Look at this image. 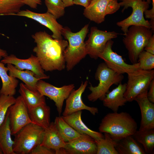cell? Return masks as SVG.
<instances>
[{
	"instance_id": "cell-1",
	"label": "cell",
	"mask_w": 154,
	"mask_h": 154,
	"mask_svg": "<svg viewBox=\"0 0 154 154\" xmlns=\"http://www.w3.org/2000/svg\"><path fill=\"white\" fill-rule=\"evenodd\" d=\"M32 37L36 44L33 51L43 70L51 71L64 69V53L68 44L67 40L54 38L45 31L37 32Z\"/></svg>"
},
{
	"instance_id": "cell-2",
	"label": "cell",
	"mask_w": 154,
	"mask_h": 154,
	"mask_svg": "<svg viewBox=\"0 0 154 154\" xmlns=\"http://www.w3.org/2000/svg\"><path fill=\"white\" fill-rule=\"evenodd\" d=\"M137 128V122L129 113L113 112L103 117L98 129L100 132L108 133L113 139L118 141L132 135Z\"/></svg>"
},
{
	"instance_id": "cell-3",
	"label": "cell",
	"mask_w": 154,
	"mask_h": 154,
	"mask_svg": "<svg viewBox=\"0 0 154 154\" xmlns=\"http://www.w3.org/2000/svg\"><path fill=\"white\" fill-rule=\"evenodd\" d=\"M89 27V24H86L76 33L72 32L68 27H63L62 35L68 43L64 53L66 67L68 71L72 70L87 55L84 40Z\"/></svg>"
},
{
	"instance_id": "cell-4",
	"label": "cell",
	"mask_w": 154,
	"mask_h": 154,
	"mask_svg": "<svg viewBox=\"0 0 154 154\" xmlns=\"http://www.w3.org/2000/svg\"><path fill=\"white\" fill-rule=\"evenodd\" d=\"M95 78L99 80V83L96 86L90 84L88 88L91 92L87 96L88 100L92 102L98 100L102 101L111 86L121 83L124 76L122 74L117 73L109 68L104 62L98 65Z\"/></svg>"
},
{
	"instance_id": "cell-5",
	"label": "cell",
	"mask_w": 154,
	"mask_h": 154,
	"mask_svg": "<svg viewBox=\"0 0 154 154\" xmlns=\"http://www.w3.org/2000/svg\"><path fill=\"white\" fill-rule=\"evenodd\" d=\"M124 35L123 41L128 51V57L132 64L137 62L138 56L153 35L150 29L142 26L130 27Z\"/></svg>"
},
{
	"instance_id": "cell-6",
	"label": "cell",
	"mask_w": 154,
	"mask_h": 154,
	"mask_svg": "<svg viewBox=\"0 0 154 154\" xmlns=\"http://www.w3.org/2000/svg\"><path fill=\"white\" fill-rule=\"evenodd\" d=\"M44 129L35 124L29 123L21 128L15 135L13 147L16 154H30L42 141Z\"/></svg>"
},
{
	"instance_id": "cell-7",
	"label": "cell",
	"mask_w": 154,
	"mask_h": 154,
	"mask_svg": "<svg viewBox=\"0 0 154 154\" xmlns=\"http://www.w3.org/2000/svg\"><path fill=\"white\" fill-rule=\"evenodd\" d=\"M120 7H123V12L129 7L132 9L131 15L126 18L117 23L116 25L121 28L125 35L129 28L132 25L144 26L151 29L150 22L144 17L145 11L148 9L149 4L145 0H118Z\"/></svg>"
},
{
	"instance_id": "cell-8",
	"label": "cell",
	"mask_w": 154,
	"mask_h": 154,
	"mask_svg": "<svg viewBox=\"0 0 154 154\" xmlns=\"http://www.w3.org/2000/svg\"><path fill=\"white\" fill-rule=\"evenodd\" d=\"M127 81L124 97L127 101L131 102L138 96L148 92L154 78V70L137 69L128 73Z\"/></svg>"
},
{
	"instance_id": "cell-9",
	"label": "cell",
	"mask_w": 154,
	"mask_h": 154,
	"mask_svg": "<svg viewBox=\"0 0 154 154\" xmlns=\"http://www.w3.org/2000/svg\"><path fill=\"white\" fill-rule=\"evenodd\" d=\"M118 0H93L85 8L83 15L87 19L98 24L104 22L106 16L115 13L121 7Z\"/></svg>"
},
{
	"instance_id": "cell-10",
	"label": "cell",
	"mask_w": 154,
	"mask_h": 154,
	"mask_svg": "<svg viewBox=\"0 0 154 154\" xmlns=\"http://www.w3.org/2000/svg\"><path fill=\"white\" fill-rule=\"evenodd\" d=\"M118 34L114 31H102L96 27H92L88 39L85 42L87 54L92 58L98 59L107 42L117 38Z\"/></svg>"
},
{
	"instance_id": "cell-11",
	"label": "cell",
	"mask_w": 154,
	"mask_h": 154,
	"mask_svg": "<svg viewBox=\"0 0 154 154\" xmlns=\"http://www.w3.org/2000/svg\"><path fill=\"white\" fill-rule=\"evenodd\" d=\"M114 41L111 40L106 44L99 58L104 62L107 66L115 72L120 74H127L139 69V62L131 64L126 63L121 56L114 52L112 47Z\"/></svg>"
},
{
	"instance_id": "cell-12",
	"label": "cell",
	"mask_w": 154,
	"mask_h": 154,
	"mask_svg": "<svg viewBox=\"0 0 154 154\" xmlns=\"http://www.w3.org/2000/svg\"><path fill=\"white\" fill-rule=\"evenodd\" d=\"M74 87V85L71 84L57 87L42 79L39 80L36 85L37 90L42 95L46 96L54 101L59 116L62 112L64 101L67 98Z\"/></svg>"
},
{
	"instance_id": "cell-13",
	"label": "cell",
	"mask_w": 154,
	"mask_h": 154,
	"mask_svg": "<svg viewBox=\"0 0 154 154\" xmlns=\"http://www.w3.org/2000/svg\"><path fill=\"white\" fill-rule=\"evenodd\" d=\"M8 111L11 135H15L26 125L34 123L30 118L27 107L21 96L16 98L15 103Z\"/></svg>"
},
{
	"instance_id": "cell-14",
	"label": "cell",
	"mask_w": 154,
	"mask_h": 154,
	"mask_svg": "<svg viewBox=\"0 0 154 154\" xmlns=\"http://www.w3.org/2000/svg\"><path fill=\"white\" fill-rule=\"evenodd\" d=\"M15 15L24 17L35 20L49 29L52 33L51 36L53 38L62 39L63 26L58 22L53 15L47 12L38 13L26 9L20 10Z\"/></svg>"
},
{
	"instance_id": "cell-15",
	"label": "cell",
	"mask_w": 154,
	"mask_h": 154,
	"mask_svg": "<svg viewBox=\"0 0 154 154\" xmlns=\"http://www.w3.org/2000/svg\"><path fill=\"white\" fill-rule=\"evenodd\" d=\"M88 83L87 80L82 82L80 87L77 90L74 89L66 99L65 107L62 113V116H66L78 111L86 110L89 111L93 115L98 113V109L96 107H90L83 102L82 95Z\"/></svg>"
},
{
	"instance_id": "cell-16",
	"label": "cell",
	"mask_w": 154,
	"mask_h": 154,
	"mask_svg": "<svg viewBox=\"0 0 154 154\" xmlns=\"http://www.w3.org/2000/svg\"><path fill=\"white\" fill-rule=\"evenodd\" d=\"M1 62L5 64H11L14 65L19 70H30L34 73L37 78L40 79L49 78V76L44 73L37 57L33 54L27 59H21L11 54L4 57Z\"/></svg>"
},
{
	"instance_id": "cell-17",
	"label": "cell",
	"mask_w": 154,
	"mask_h": 154,
	"mask_svg": "<svg viewBox=\"0 0 154 154\" xmlns=\"http://www.w3.org/2000/svg\"><path fill=\"white\" fill-rule=\"evenodd\" d=\"M64 149L65 154H96L97 151L95 139L86 134L66 142Z\"/></svg>"
},
{
	"instance_id": "cell-18",
	"label": "cell",
	"mask_w": 154,
	"mask_h": 154,
	"mask_svg": "<svg viewBox=\"0 0 154 154\" xmlns=\"http://www.w3.org/2000/svg\"><path fill=\"white\" fill-rule=\"evenodd\" d=\"M147 92L137 96L135 99L139 107L141 118L139 130L154 129V104L148 99Z\"/></svg>"
},
{
	"instance_id": "cell-19",
	"label": "cell",
	"mask_w": 154,
	"mask_h": 154,
	"mask_svg": "<svg viewBox=\"0 0 154 154\" xmlns=\"http://www.w3.org/2000/svg\"><path fill=\"white\" fill-rule=\"evenodd\" d=\"M126 83L119 84L117 87L106 94L102 100L104 106L113 112H117L120 107L125 105L127 101L124 97Z\"/></svg>"
},
{
	"instance_id": "cell-20",
	"label": "cell",
	"mask_w": 154,
	"mask_h": 154,
	"mask_svg": "<svg viewBox=\"0 0 154 154\" xmlns=\"http://www.w3.org/2000/svg\"><path fill=\"white\" fill-rule=\"evenodd\" d=\"M82 114V111L80 110L62 117L68 124L80 134H87L95 140L104 138V135L102 133L90 129L84 124L81 118Z\"/></svg>"
},
{
	"instance_id": "cell-21",
	"label": "cell",
	"mask_w": 154,
	"mask_h": 154,
	"mask_svg": "<svg viewBox=\"0 0 154 154\" xmlns=\"http://www.w3.org/2000/svg\"><path fill=\"white\" fill-rule=\"evenodd\" d=\"M40 145L53 149L55 152L65 147L66 142L59 134L54 122L50 123L49 126L44 129L43 139Z\"/></svg>"
},
{
	"instance_id": "cell-22",
	"label": "cell",
	"mask_w": 154,
	"mask_h": 154,
	"mask_svg": "<svg viewBox=\"0 0 154 154\" xmlns=\"http://www.w3.org/2000/svg\"><path fill=\"white\" fill-rule=\"evenodd\" d=\"M28 110L30 118L34 123L44 129L49 126L50 123V109L46 104L36 106Z\"/></svg>"
},
{
	"instance_id": "cell-23",
	"label": "cell",
	"mask_w": 154,
	"mask_h": 154,
	"mask_svg": "<svg viewBox=\"0 0 154 154\" xmlns=\"http://www.w3.org/2000/svg\"><path fill=\"white\" fill-rule=\"evenodd\" d=\"M11 135L8 110L4 120L0 126V148L4 154H16L13 150L14 142Z\"/></svg>"
},
{
	"instance_id": "cell-24",
	"label": "cell",
	"mask_w": 154,
	"mask_h": 154,
	"mask_svg": "<svg viewBox=\"0 0 154 154\" xmlns=\"http://www.w3.org/2000/svg\"><path fill=\"white\" fill-rule=\"evenodd\" d=\"M19 91L28 110L46 104L44 96L42 95L38 90L30 89L23 83L20 84Z\"/></svg>"
},
{
	"instance_id": "cell-25",
	"label": "cell",
	"mask_w": 154,
	"mask_h": 154,
	"mask_svg": "<svg viewBox=\"0 0 154 154\" xmlns=\"http://www.w3.org/2000/svg\"><path fill=\"white\" fill-rule=\"evenodd\" d=\"M7 67L8 69L10 76L21 80L30 89L35 91L37 90V84L38 81L40 79L37 78L33 72L27 70H19L11 64H7Z\"/></svg>"
},
{
	"instance_id": "cell-26",
	"label": "cell",
	"mask_w": 154,
	"mask_h": 154,
	"mask_svg": "<svg viewBox=\"0 0 154 154\" xmlns=\"http://www.w3.org/2000/svg\"><path fill=\"white\" fill-rule=\"evenodd\" d=\"M116 149L118 154H145L144 149L132 135L117 141Z\"/></svg>"
},
{
	"instance_id": "cell-27",
	"label": "cell",
	"mask_w": 154,
	"mask_h": 154,
	"mask_svg": "<svg viewBox=\"0 0 154 154\" xmlns=\"http://www.w3.org/2000/svg\"><path fill=\"white\" fill-rule=\"evenodd\" d=\"M8 69L5 64L0 62V77L2 85L0 90V95L13 96L16 93V88L19 81L16 78L11 77L7 74Z\"/></svg>"
},
{
	"instance_id": "cell-28",
	"label": "cell",
	"mask_w": 154,
	"mask_h": 154,
	"mask_svg": "<svg viewBox=\"0 0 154 154\" xmlns=\"http://www.w3.org/2000/svg\"><path fill=\"white\" fill-rule=\"evenodd\" d=\"M142 145L146 154H153L154 148V129L137 130L132 135Z\"/></svg>"
},
{
	"instance_id": "cell-29",
	"label": "cell",
	"mask_w": 154,
	"mask_h": 154,
	"mask_svg": "<svg viewBox=\"0 0 154 154\" xmlns=\"http://www.w3.org/2000/svg\"><path fill=\"white\" fill-rule=\"evenodd\" d=\"M54 123L59 134L65 142L77 138L81 135L68 124L62 116L56 117Z\"/></svg>"
},
{
	"instance_id": "cell-30",
	"label": "cell",
	"mask_w": 154,
	"mask_h": 154,
	"mask_svg": "<svg viewBox=\"0 0 154 154\" xmlns=\"http://www.w3.org/2000/svg\"><path fill=\"white\" fill-rule=\"evenodd\" d=\"M104 138L95 140L96 154H118L115 147L117 141L113 139L108 133H104Z\"/></svg>"
},
{
	"instance_id": "cell-31",
	"label": "cell",
	"mask_w": 154,
	"mask_h": 154,
	"mask_svg": "<svg viewBox=\"0 0 154 154\" xmlns=\"http://www.w3.org/2000/svg\"><path fill=\"white\" fill-rule=\"evenodd\" d=\"M24 5L22 0H0V16L15 15Z\"/></svg>"
},
{
	"instance_id": "cell-32",
	"label": "cell",
	"mask_w": 154,
	"mask_h": 154,
	"mask_svg": "<svg viewBox=\"0 0 154 154\" xmlns=\"http://www.w3.org/2000/svg\"><path fill=\"white\" fill-rule=\"evenodd\" d=\"M47 12L53 15L57 19L63 16L66 7L62 0H44Z\"/></svg>"
},
{
	"instance_id": "cell-33",
	"label": "cell",
	"mask_w": 154,
	"mask_h": 154,
	"mask_svg": "<svg viewBox=\"0 0 154 154\" xmlns=\"http://www.w3.org/2000/svg\"><path fill=\"white\" fill-rule=\"evenodd\" d=\"M137 62L139 64V69L153 70L154 68V54L143 50L139 55Z\"/></svg>"
},
{
	"instance_id": "cell-34",
	"label": "cell",
	"mask_w": 154,
	"mask_h": 154,
	"mask_svg": "<svg viewBox=\"0 0 154 154\" xmlns=\"http://www.w3.org/2000/svg\"><path fill=\"white\" fill-rule=\"evenodd\" d=\"M15 101L13 96L0 95V126L4 120L9 108Z\"/></svg>"
},
{
	"instance_id": "cell-35",
	"label": "cell",
	"mask_w": 154,
	"mask_h": 154,
	"mask_svg": "<svg viewBox=\"0 0 154 154\" xmlns=\"http://www.w3.org/2000/svg\"><path fill=\"white\" fill-rule=\"evenodd\" d=\"M30 154H55V151L44 146L39 145L31 152Z\"/></svg>"
},
{
	"instance_id": "cell-36",
	"label": "cell",
	"mask_w": 154,
	"mask_h": 154,
	"mask_svg": "<svg viewBox=\"0 0 154 154\" xmlns=\"http://www.w3.org/2000/svg\"><path fill=\"white\" fill-rule=\"evenodd\" d=\"M144 50L154 54V35H153L149 40Z\"/></svg>"
},
{
	"instance_id": "cell-37",
	"label": "cell",
	"mask_w": 154,
	"mask_h": 154,
	"mask_svg": "<svg viewBox=\"0 0 154 154\" xmlns=\"http://www.w3.org/2000/svg\"><path fill=\"white\" fill-rule=\"evenodd\" d=\"M24 5H26L33 9H36L38 5L42 4L41 0H22Z\"/></svg>"
},
{
	"instance_id": "cell-38",
	"label": "cell",
	"mask_w": 154,
	"mask_h": 154,
	"mask_svg": "<svg viewBox=\"0 0 154 154\" xmlns=\"http://www.w3.org/2000/svg\"><path fill=\"white\" fill-rule=\"evenodd\" d=\"M149 100L152 103H154V79L150 83L147 94Z\"/></svg>"
},
{
	"instance_id": "cell-39",
	"label": "cell",
	"mask_w": 154,
	"mask_h": 154,
	"mask_svg": "<svg viewBox=\"0 0 154 154\" xmlns=\"http://www.w3.org/2000/svg\"><path fill=\"white\" fill-rule=\"evenodd\" d=\"M93 0H73L74 4L80 5L85 8L87 7L90 4Z\"/></svg>"
},
{
	"instance_id": "cell-40",
	"label": "cell",
	"mask_w": 154,
	"mask_h": 154,
	"mask_svg": "<svg viewBox=\"0 0 154 154\" xmlns=\"http://www.w3.org/2000/svg\"><path fill=\"white\" fill-rule=\"evenodd\" d=\"M62 1L66 7L72 6L74 5L73 0H62Z\"/></svg>"
},
{
	"instance_id": "cell-41",
	"label": "cell",
	"mask_w": 154,
	"mask_h": 154,
	"mask_svg": "<svg viewBox=\"0 0 154 154\" xmlns=\"http://www.w3.org/2000/svg\"><path fill=\"white\" fill-rule=\"evenodd\" d=\"M8 55V54L6 50L2 49L0 48V60L2 57H5Z\"/></svg>"
},
{
	"instance_id": "cell-42",
	"label": "cell",
	"mask_w": 154,
	"mask_h": 154,
	"mask_svg": "<svg viewBox=\"0 0 154 154\" xmlns=\"http://www.w3.org/2000/svg\"><path fill=\"white\" fill-rule=\"evenodd\" d=\"M146 1H147L149 4L151 3V0H146Z\"/></svg>"
},
{
	"instance_id": "cell-43",
	"label": "cell",
	"mask_w": 154,
	"mask_h": 154,
	"mask_svg": "<svg viewBox=\"0 0 154 154\" xmlns=\"http://www.w3.org/2000/svg\"><path fill=\"white\" fill-rule=\"evenodd\" d=\"M3 154V152L2 151V150L0 148V154Z\"/></svg>"
},
{
	"instance_id": "cell-44",
	"label": "cell",
	"mask_w": 154,
	"mask_h": 154,
	"mask_svg": "<svg viewBox=\"0 0 154 154\" xmlns=\"http://www.w3.org/2000/svg\"></svg>"
}]
</instances>
